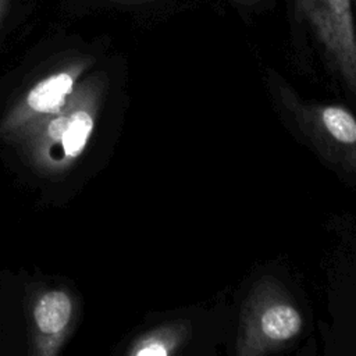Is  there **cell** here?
<instances>
[{"mask_svg": "<svg viewBox=\"0 0 356 356\" xmlns=\"http://www.w3.org/2000/svg\"><path fill=\"white\" fill-rule=\"evenodd\" d=\"M266 89L285 129L341 181L356 189V115L338 103L302 97L275 71H267Z\"/></svg>", "mask_w": 356, "mask_h": 356, "instance_id": "1", "label": "cell"}, {"mask_svg": "<svg viewBox=\"0 0 356 356\" xmlns=\"http://www.w3.org/2000/svg\"><path fill=\"white\" fill-rule=\"evenodd\" d=\"M303 328V313L286 289L275 280H260L242 306L235 353L260 356L282 350L300 337Z\"/></svg>", "mask_w": 356, "mask_h": 356, "instance_id": "2", "label": "cell"}, {"mask_svg": "<svg viewBox=\"0 0 356 356\" xmlns=\"http://www.w3.org/2000/svg\"><path fill=\"white\" fill-rule=\"evenodd\" d=\"M331 72L356 104V14L353 0H295Z\"/></svg>", "mask_w": 356, "mask_h": 356, "instance_id": "3", "label": "cell"}, {"mask_svg": "<svg viewBox=\"0 0 356 356\" xmlns=\"http://www.w3.org/2000/svg\"><path fill=\"white\" fill-rule=\"evenodd\" d=\"M195 339V324L191 317H178L154 328L139 341L132 350L136 356H170L181 355Z\"/></svg>", "mask_w": 356, "mask_h": 356, "instance_id": "4", "label": "cell"}, {"mask_svg": "<svg viewBox=\"0 0 356 356\" xmlns=\"http://www.w3.org/2000/svg\"><path fill=\"white\" fill-rule=\"evenodd\" d=\"M92 129V115L85 110H78L68 117L54 120L49 127V135L51 138L60 136L64 153L68 157H76L85 149Z\"/></svg>", "mask_w": 356, "mask_h": 356, "instance_id": "5", "label": "cell"}, {"mask_svg": "<svg viewBox=\"0 0 356 356\" xmlns=\"http://www.w3.org/2000/svg\"><path fill=\"white\" fill-rule=\"evenodd\" d=\"M72 78L67 72L51 75L36 83L28 93V106L38 113L58 111L72 90Z\"/></svg>", "mask_w": 356, "mask_h": 356, "instance_id": "6", "label": "cell"}, {"mask_svg": "<svg viewBox=\"0 0 356 356\" xmlns=\"http://www.w3.org/2000/svg\"><path fill=\"white\" fill-rule=\"evenodd\" d=\"M72 305L63 291L46 292L35 306L33 317L38 328L43 334H57L70 321Z\"/></svg>", "mask_w": 356, "mask_h": 356, "instance_id": "7", "label": "cell"}, {"mask_svg": "<svg viewBox=\"0 0 356 356\" xmlns=\"http://www.w3.org/2000/svg\"><path fill=\"white\" fill-rule=\"evenodd\" d=\"M353 7H355V14H356V0H355V3H353Z\"/></svg>", "mask_w": 356, "mask_h": 356, "instance_id": "8", "label": "cell"}]
</instances>
